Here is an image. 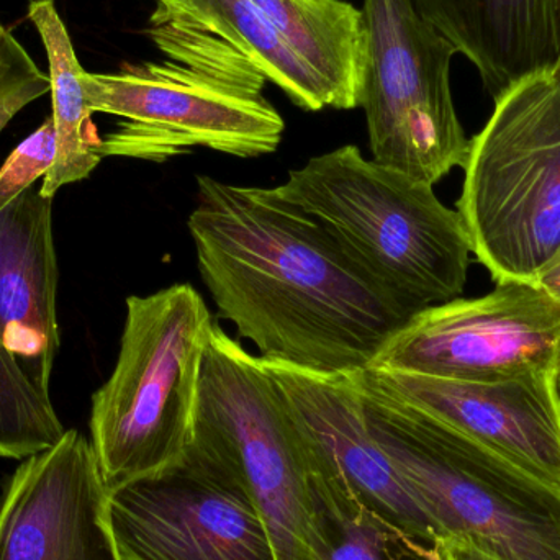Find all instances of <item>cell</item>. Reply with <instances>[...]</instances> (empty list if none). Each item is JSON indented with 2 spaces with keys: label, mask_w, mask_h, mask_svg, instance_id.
I'll use <instances>...</instances> for the list:
<instances>
[{
  "label": "cell",
  "mask_w": 560,
  "mask_h": 560,
  "mask_svg": "<svg viewBox=\"0 0 560 560\" xmlns=\"http://www.w3.org/2000/svg\"><path fill=\"white\" fill-rule=\"evenodd\" d=\"M259 22L313 69L338 110L359 107L368 38L362 10L345 0H248Z\"/></svg>",
  "instance_id": "2e32d148"
},
{
  "label": "cell",
  "mask_w": 560,
  "mask_h": 560,
  "mask_svg": "<svg viewBox=\"0 0 560 560\" xmlns=\"http://www.w3.org/2000/svg\"><path fill=\"white\" fill-rule=\"evenodd\" d=\"M51 395L45 394L0 341V459L23 460L65 436Z\"/></svg>",
  "instance_id": "ffe728a7"
},
{
  "label": "cell",
  "mask_w": 560,
  "mask_h": 560,
  "mask_svg": "<svg viewBox=\"0 0 560 560\" xmlns=\"http://www.w3.org/2000/svg\"><path fill=\"white\" fill-rule=\"evenodd\" d=\"M207 30L229 42L255 65L266 81L303 110L338 108L335 95L293 49L272 35L248 0H179Z\"/></svg>",
  "instance_id": "ac0fdd59"
},
{
  "label": "cell",
  "mask_w": 560,
  "mask_h": 560,
  "mask_svg": "<svg viewBox=\"0 0 560 560\" xmlns=\"http://www.w3.org/2000/svg\"><path fill=\"white\" fill-rule=\"evenodd\" d=\"M372 436L430 520L493 560H560V487L365 385ZM436 539V541H438Z\"/></svg>",
  "instance_id": "277c9868"
},
{
  "label": "cell",
  "mask_w": 560,
  "mask_h": 560,
  "mask_svg": "<svg viewBox=\"0 0 560 560\" xmlns=\"http://www.w3.org/2000/svg\"><path fill=\"white\" fill-rule=\"evenodd\" d=\"M369 387L418 408L533 476L560 487L558 374L460 381L364 369Z\"/></svg>",
  "instance_id": "4fadbf2b"
},
{
  "label": "cell",
  "mask_w": 560,
  "mask_h": 560,
  "mask_svg": "<svg viewBox=\"0 0 560 560\" xmlns=\"http://www.w3.org/2000/svg\"><path fill=\"white\" fill-rule=\"evenodd\" d=\"M310 560H431L433 546L388 525L354 493L312 477Z\"/></svg>",
  "instance_id": "d6986e66"
},
{
  "label": "cell",
  "mask_w": 560,
  "mask_h": 560,
  "mask_svg": "<svg viewBox=\"0 0 560 560\" xmlns=\"http://www.w3.org/2000/svg\"><path fill=\"white\" fill-rule=\"evenodd\" d=\"M278 187L408 318L464 292L472 248L459 213L434 186L346 144L290 171Z\"/></svg>",
  "instance_id": "3957f363"
},
{
  "label": "cell",
  "mask_w": 560,
  "mask_h": 560,
  "mask_svg": "<svg viewBox=\"0 0 560 560\" xmlns=\"http://www.w3.org/2000/svg\"><path fill=\"white\" fill-rule=\"evenodd\" d=\"M0 26H2V23H0Z\"/></svg>",
  "instance_id": "83f0119b"
},
{
  "label": "cell",
  "mask_w": 560,
  "mask_h": 560,
  "mask_svg": "<svg viewBox=\"0 0 560 560\" xmlns=\"http://www.w3.org/2000/svg\"><path fill=\"white\" fill-rule=\"evenodd\" d=\"M368 38L359 107L372 160L421 183H440L469 153L451 91L457 49L411 0H364Z\"/></svg>",
  "instance_id": "ba28073f"
},
{
  "label": "cell",
  "mask_w": 560,
  "mask_h": 560,
  "mask_svg": "<svg viewBox=\"0 0 560 560\" xmlns=\"http://www.w3.org/2000/svg\"><path fill=\"white\" fill-rule=\"evenodd\" d=\"M108 516L124 560H278L245 480L194 438L173 466L108 490Z\"/></svg>",
  "instance_id": "9c48e42d"
},
{
  "label": "cell",
  "mask_w": 560,
  "mask_h": 560,
  "mask_svg": "<svg viewBox=\"0 0 560 560\" xmlns=\"http://www.w3.org/2000/svg\"><path fill=\"white\" fill-rule=\"evenodd\" d=\"M192 438L245 480L278 560H310L312 472L302 438L262 359L217 322L203 352Z\"/></svg>",
  "instance_id": "52a82bcc"
},
{
  "label": "cell",
  "mask_w": 560,
  "mask_h": 560,
  "mask_svg": "<svg viewBox=\"0 0 560 560\" xmlns=\"http://www.w3.org/2000/svg\"><path fill=\"white\" fill-rule=\"evenodd\" d=\"M536 283L560 302V256L551 268L542 272L541 278L536 280Z\"/></svg>",
  "instance_id": "cb8c5ba5"
},
{
  "label": "cell",
  "mask_w": 560,
  "mask_h": 560,
  "mask_svg": "<svg viewBox=\"0 0 560 560\" xmlns=\"http://www.w3.org/2000/svg\"><path fill=\"white\" fill-rule=\"evenodd\" d=\"M187 226L219 316L266 361L361 372L410 319L279 187L197 176Z\"/></svg>",
  "instance_id": "6da1fadb"
},
{
  "label": "cell",
  "mask_w": 560,
  "mask_h": 560,
  "mask_svg": "<svg viewBox=\"0 0 560 560\" xmlns=\"http://www.w3.org/2000/svg\"><path fill=\"white\" fill-rule=\"evenodd\" d=\"M0 560H124L84 434L68 430L16 467L0 500Z\"/></svg>",
  "instance_id": "7c38bea8"
},
{
  "label": "cell",
  "mask_w": 560,
  "mask_h": 560,
  "mask_svg": "<svg viewBox=\"0 0 560 560\" xmlns=\"http://www.w3.org/2000/svg\"><path fill=\"white\" fill-rule=\"evenodd\" d=\"M262 362L302 438L312 477L349 490L388 525L433 546L438 536L430 520L369 430L358 372Z\"/></svg>",
  "instance_id": "8fae6325"
},
{
  "label": "cell",
  "mask_w": 560,
  "mask_h": 560,
  "mask_svg": "<svg viewBox=\"0 0 560 560\" xmlns=\"http://www.w3.org/2000/svg\"><path fill=\"white\" fill-rule=\"evenodd\" d=\"M56 156L55 124L48 117L0 167V210L51 170Z\"/></svg>",
  "instance_id": "7402d4cb"
},
{
  "label": "cell",
  "mask_w": 560,
  "mask_h": 560,
  "mask_svg": "<svg viewBox=\"0 0 560 560\" xmlns=\"http://www.w3.org/2000/svg\"><path fill=\"white\" fill-rule=\"evenodd\" d=\"M26 16L38 32L48 58L56 156L51 170L43 177L39 194L43 199L52 200L62 187L88 179L104 160L102 138L92 121V112L82 89L84 68L79 62L55 0H30Z\"/></svg>",
  "instance_id": "e0dca14e"
},
{
  "label": "cell",
  "mask_w": 560,
  "mask_h": 560,
  "mask_svg": "<svg viewBox=\"0 0 560 560\" xmlns=\"http://www.w3.org/2000/svg\"><path fill=\"white\" fill-rule=\"evenodd\" d=\"M457 213L499 282H532L560 256V81L523 79L470 140Z\"/></svg>",
  "instance_id": "8992f818"
},
{
  "label": "cell",
  "mask_w": 560,
  "mask_h": 560,
  "mask_svg": "<svg viewBox=\"0 0 560 560\" xmlns=\"http://www.w3.org/2000/svg\"><path fill=\"white\" fill-rule=\"evenodd\" d=\"M51 203L33 186L0 210V341L45 394L59 349Z\"/></svg>",
  "instance_id": "5bb4252c"
},
{
  "label": "cell",
  "mask_w": 560,
  "mask_h": 560,
  "mask_svg": "<svg viewBox=\"0 0 560 560\" xmlns=\"http://www.w3.org/2000/svg\"><path fill=\"white\" fill-rule=\"evenodd\" d=\"M482 78L493 101L560 58V0H411Z\"/></svg>",
  "instance_id": "9a60e30c"
},
{
  "label": "cell",
  "mask_w": 560,
  "mask_h": 560,
  "mask_svg": "<svg viewBox=\"0 0 560 560\" xmlns=\"http://www.w3.org/2000/svg\"><path fill=\"white\" fill-rule=\"evenodd\" d=\"M558 384H559V392H560V368H559V374H558Z\"/></svg>",
  "instance_id": "4316f807"
},
{
  "label": "cell",
  "mask_w": 560,
  "mask_h": 560,
  "mask_svg": "<svg viewBox=\"0 0 560 560\" xmlns=\"http://www.w3.org/2000/svg\"><path fill=\"white\" fill-rule=\"evenodd\" d=\"M48 92V74L12 32L0 26V133L26 105Z\"/></svg>",
  "instance_id": "44dd1931"
},
{
  "label": "cell",
  "mask_w": 560,
  "mask_h": 560,
  "mask_svg": "<svg viewBox=\"0 0 560 560\" xmlns=\"http://www.w3.org/2000/svg\"><path fill=\"white\" fill-rule=\"evenodd\" d=\"M431 560H493L472 546L454 538H441L434 542Z\"/></svg>",
  "instance_id": "603a6c76"
},
{
  "label": "cell",
  "mask_w": 560,
  "mask_h": 560,
  "mask_svg": "<svg viewBox=\"0 0 560 560\" xmlns=\"http://www.w3.org/2000/svg\"><path fill=\"white\" fill-rule=\"evenodd\" d=\"M213 323L190 283L128 296L117 362L92 395L89 418L108 490L160 472L186 454Z\"/></svg>",
  "instance_id": "5b68a950"
},
{
  "label": "cell",
  "mask_w": 560,
  "mask_h": 560,
  "mask_svg": "<svg viewBox=\"0 0 560 560\" xmlns=\"http://www.w3.org/2000/svg\"><path fill=\"white\" fill-rule=\"evenodd\" d=\"M156 3H171V2H179V0H154Z\"/></svg>",
  "instance_id": "484cf974"
},
{
  "label": "cell",
  "mask_w": 560,
  "mask_h": 560,
  "mask_svg": "<svg viewBox=\"0 0 560 560\" xmlns=\"http://www.w3.org/2000/svg\"><path fill=\"white\" fill-rule=\"evenodd\" d=\"M552 74H555V75H556V78H558V79H559V81H560V58H559L558 66H556L555 71H552Z\"/></svg>",
  "instance_id": "d4e9b609"
},
{
  "label": "cell",
  "mask_w": 560,
  "mask_h": 560,
  "mask_svg": "<svg viewBox=\"0 0 560 560\" xmlns=\"http://www.w3.org/2000/svg\"><path fill=\"white\" fill-rule=\"evenodd\" d=\"M151 39L164 61L81 74L92 114L120 117L102 158L166 163L192 148L236 158L275 153L285 121L262 95L266 78L180 2L156 3Z\"/></svg>",
  "instance_id": "7a4b0ae2"
},
{
  "label": "cell",
  "mask_w": 560,
  "mask_h": 560,
  "mask_svg": "<svg viewBox=\"0 0 560 560\" xmlns=\"http://www.w3.org/2000/svg\"><path fill=\"white\" fill-rule=\"evenodd\" d=\"M560 368V302L532 282H499L411 316L368 369L460 381L546 374Z\"/></svg>",
  "instance_id": "30bf717a"
}]
</instances>
